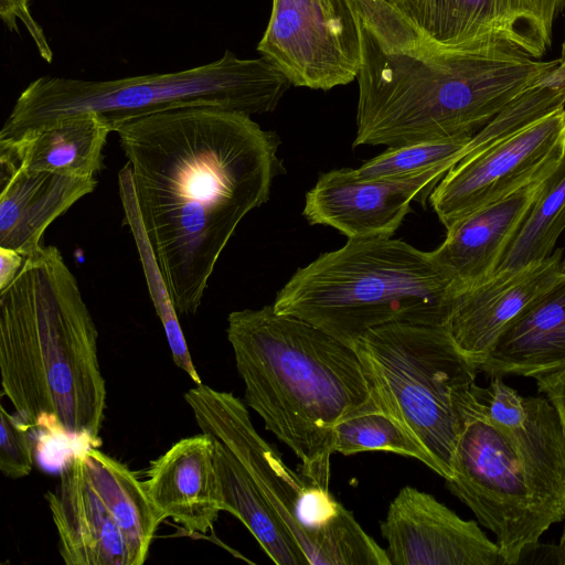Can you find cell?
I'll return each instance as SVG.
<instances>
[{"label":"cell","instance_id":"cell-24","mask_svg":"<svg viewBox=\"0 0 565 565\" xmlns=\"http://www.w3.org/2000/svg\"><path fill=\"white\" fill-rule=\"evenodd\" d=\"M118 186L125 213V223L130 228L135 238L149 294L157 315L163 326L173 362L185 372L195 384H201V377L194 366L179 323L178 312L143 228L128 163H126L118 173Z\"/></svg>","mask_w":565,"mask_h":565},{"label":"cell","instance_id":"cell-28","mask_svg":"<svg viewBox=\"0 0 565 565\" xmlns=\"http://www.w3.org/2000/svg\"><path fill=\"white\" fill-rule=\"evenodd\" d=\"M30 427L0 406V470L10 479L30 475L34 465Z\"/></svg>","mask_w":565,"mask_h":565},{"label":"cell","instance_id":"cell-32","mask_svg":"<svg viewBox=\"0 0 565 565\" xmlns=\"http://www.w3.org/2000/svg\"><path fill=\"white\" fill-rule=\"evenodd\" d=\"M25 260L21 253L0 247V291L7 288L17 277Z\"/></svg>","mask_w":565,"mask_h":565},{"label":"cell","instance_id":"cell-35","mask_svg":"<svg viewBox=\"0 0 565 565\" xmlns=\"http://www.w3.org/2000/svg\"><path fill=\"white\" fill-rule=\"evenodd\" d=\"M562 56H564V57H565V43H564V45H563V54H562Z\"/></svg>","mask_w":565,"mask_h":565},{"label":"cell","instance_id":"cell-31","mask_svg":"<svg viewBox=\"0 0 565 565\" xmlns=\"http://www.w3.org/2000/svg\"><path fill=\"white\" fill-rule=\"evenodd\" d=\"M397 3L409 21L414 24L427 47L431 52H435L430 46L427 35L433 0H397Z\"/></svg>","mask_w":565,"mask_h":565},{"label":"cell","instance_id":"cell-7","mask_svg":"<svg viewBox=\"0 0 565 565\" xmlns=\"http://www.w3.org/2000/svg\"><path fill=\"white\" fill-rule=\"evenodd\" d=\"M352 348L372 397L424 447L436 473L450 479L462 406L477 384L478 366L439 324L376 327Z\"/></svg>","mask_w":565,"mask_h":565},{"label":"cell","instance_id":"cell-5","mask_svg":"<svg viewBox=\"0 0 565 565\" xmlns=\"http://www.w3.org/2000/svg\"><path fill=\"white\" fill-rule=\"evenodd\" d=\"M458 292L430 252L392 236L372 237L348 239L299 268L273 307L352 347L390 323L446 326Z\"/></svg>","mask_w":565,"mask_h":565},{"label":"cell","instance_id":"cell-10","mask_svg":"<svg viewBox=\"0 0 565 565\" xmlns=\"http://www.w3.org/2000/svg\"><path fill=\"white\" fill-rule=\"evenodd\" d=\"M475 386L462 406L446 487L495 535L504 565H515L551 525L511 437L483 413Z\"/></svg>","mask_w":565,"mask_h":565},{"label":"cell","instance_id":"cell-11","mask_svg":"<svg viewBox=\"0 0 565 565\" xmlns=\"http://www.w3.org/2000/svg\"><path fill=\"white\" fill-rule=\"evenodd\" d=\"M257 51L291 85L329 90L358 78L360 18L348 0H273Z\"/></svg>","mask_w":565,"mask_h":565},{"label":"cell","instance_id":"cell-27","mask_svg":"<svg viewBox=\"0 0 565 565\" xmlns=\"http://www.w3.org/2000/svg\"><path fill=\"white\" fill-rule=\"evenodd\" d=\"M348 1L385 52L434 53L402 11L397 0Z\"/></svg>","mask_w":565,"mask_h":565},{"label":"cell","instance_id":"cell-23","mask_svg":"<svg viewBox=\"0 0 565 565\" xmlns=\"http://www.w3.org/2000/svg\"><path fill=\"white\" fill-rule=\"evenodd\" d=\"M211 440L222 510L233 514L245 525L275 564L310 565L299 544L257 493L235 457L220 441L213 438Z\"/></svg>","mask_w":565,"mask_h":565},{"label":"cell","instance_id":"cell-12","mask_svg":"<svg viewBox=\"0 0 565 565\" xmlns=\"http://www.w3.org/2000/svg\"><path fill=\"white\" fill-rule=\"evenodd\" d=\"M565 154V107L454 166L429 202L447 228L468 213L550 175Z\"/></svg>","mask_w":565,"mask_h":565},{"label":"cell","instance_id":"cell-20","mask_svg":"<svg viewBox=\"0 0 565 565\" xmlns=\"http://www.w3.org/2000/svg\"><path fill=\"white\" fill-rule=\"evenodd\" d=\"M0 247L26 257L58 216L95 190L97 179L0 166Z\"/></svg>","mask_w":565,"mask_h":565},{"label":"cell","instance_id":"cell-3","mask_svg":"<svg viewBox=\"0 0 565 565\" xmlns=\"http://www.w3.org/2000/svg\"><path fill=\"white\" fill-rule=\"evenodd\" d=\"M360 32L353 146L472 136L561 62L533 58L510 44L473 52L388 53L361 19Z\"/></svg>","mask_w":565,"mask_h":565},{"label":"cell","instance_id":"cell-13","mask_svg":"<svg viewBox=\"0 0 565 565\" xmlns=\"http://www.w3.org/2000/svg\"><path fill=\"white\" fill-rule=\"evenodd\" d=\"M449 170L439 167L399 179H362L352 168L331 170L307 192L302 214L311 225L331 226L348 239L390 237L411 203L425 205Z\"/></svg>","mask_w":565,"mask_h":565},{"label":"cell","instance_id":"cell-22","mask_svg":"<svg viewBox=\"0 0 565 565\" xmlns=\"http://www.w3.org/2000/svg\"><path fill=\"white\" fill-rule=\"evenodd\" d=\"M565 365V274L495 342L479 371L535 377Z\"/></svg>","mask_w":565,"mask_h":565},{"label":"cell","instance_id":"cell-26","mask_svg":"<svg viewBox=\"0 0 565 565\" xmlns=\"http://www.w3.org/2000/svg\"><path fill=\"white\" fill-rule=\"evenodd\" d=\"M333 450L344 456L384 451L419 460L436 472L424 447L371 397L334 426Z\"/></svg>","mask_w":565,"mask_h":565},{"label":"cell","instance_id":"cell-8","mask_svg":"<svg viewBox=\"0 0 565 565\" xmlns=\"http://www.w3.org/2000/svg\"><path fill=\"white\" fill-rule=\"evenodd\" d=\"M201 430L235 457L257 493L303 551L310 565H390L329 489L294 472L255 429L245 404L203 383L184 394Z\"/></svg>","mask_w":565,"mask_h":565},{"label":"cell","instance_id":"cell-17","mask_svg":"<svg viewBox=\"0 0 565 565\" xmlns=\"http://www.w3.org/2000/svg\"><path fill=\"white\" fill-rule=\"evenodd\" d=\"M562 262L563 252L556 249L542 262L498 271L457 294L446 328L478 369L499 338L556 280Z\"/></svg>","mask_w":565,"mask_h":565},{"label":"cell","instance_id":"cell-2","mask_svg":"<svg viewBox=\"0 0 565 565\" xmlns=\"http://www.w3.org/2000/svg\"><path fill=\"white\" fill-rule=\"evenodd\" d=\"M1 395L31 429L97 447L106 411L98 331L57 247L0 291Z\"/></svg>","mask_w":565,"mask_h":565},{"label":"cell","instance_id":"cell-9","mask_svg":"<svg viewBox=\"0 0 565 565\" xmlns=\"http://www.w3.org/2000/svg\"><path fill=\"white\" fill-rule=\"evenodd\" d=\"M44 498L67 565H141L164 521L142 481L95 446L70 457Z\"/></svg>","mask_w":565,"mask_h":565},{"label":"cell","instance_id":"cell-19","mask_svg":"<svg viewBox=\"0 0 565 565\" xmlns=\"http://www.w3.org/2000/svg\"><path fill=\"white\" fill-rule=\"evenodd\" d=\"M546 178L468 213L446 228L444 242L430 253L459 291L494 274Z\"/></svg>","mask_w":565,"mask_h":565},{"label":"cell","instance_id":"cell-1","mask_svg":"<svg viewBox=\"0 0 565 565\" xmlns=\"http://www.w3.org/2000/svg\"><path fill=\"white\" fill-rule=\"evenodd\" d=\"M146 235L178 315H194L241 221L269 199L279 138L249 115L186 107L116 131Z\"/></svg>","mask_w":565,"mask_h":565},{"label":"cell","instance_id":"cell-16","mask_svg":"<svg viewBox=\"0 0 565 565\" xmlns=\"http://www.w3.org/2000/svg\"><path fill=\"white\" fill-rule=\"evenodd\" d=\"M483 413L511 437L550 525L565 518V429L551 401L523 396L492 376L475 386Z\"/></svg>","mask_w":565,"mask_h":565},{"label":"cell","instance_id":"cell-29","mask_svg":"<svg viewBox=\"0 0 565 565\" xmlns=\"http://www.w3.org/2000/svg\"><path fill=\"white\" fill-rule=\"evenodd\" d=\"M30 0H0V17L10 31L20 33L18 20L26 28L41 57L51 63L53 52L44 31L30 12Z\"/></svg>","mask_w":565,"mask_h":565},{"label":"cell","instance_id":"cell-25","mask_svg":"<svg viewBox=\"0 0 565 565\" xmlns=\"http://www.w3.org/2000/svg\"><path fill=\"white\" fill-rule=\"evenodd\" d=\"M565 228V154L544 180L519 232L497 270L514 269L550 257Z\"/></svg>","mask_w":565,"mask_h":565},{"label":"cell","instance_id":"cell-14","mask_svg":"<svg viewBox=\"0 0 565 565\" xmlns=\"http://www.w3.org/2000/svg\"><path fill=\"white\" fill-rule=\"evenodd\" d=\"M380 529L391 565H504L477 522L411 486L392 500Z\"/></svg>","mask_w":565,"mask_h":565},{"label":"cell","instance_id":"cell-15","mask_svg":"<svg viewBox=\"0 0 565 565\" xmlns=\"http://www.w3.org/2000/svg\"><path fill=\"white\" fill-rule=\"evenodd\" d=\"M564 10L565 0H433L428 41L435 52L510 44L541 58Z\"/></svg>","mask_w":565,"mask_h":565},{"label":"cell","instance_id":"cell-6","mask_svg":"<svg viewBox=\"0 0 565 565\" xmlns=\"http://www.w3.org/2000/svg\"><path fill=\"white\" fill-rule=\"evenodd\" d=\"M290 85L267 57L239 58L231 51L214 62L173 73L110 81L42 76L18 97L0 139L81 113H96L111 132L131 119L186 107L265 114L277 107Z\"/></svg>","mask_w":565,"mask_h":565},{"label":"cell","instance_id":"cell-21","mask_svg":"<svg viewBox=\"0 0 565 565\" xmlns=\"http://www.w3.org/2000/svg\"><path fill=\"white\" fill-rule=\"evenodd\" d=\"M110 132L96 113L65 116L17 138L0 139V166L96 178Z\"/></svg>","mask_w":565,"mask_h":565},{"label":"cell","instance_id":"cell-18","mask_svg":"<svg viewBox=\"0 0 565 565\" xmlns=\"http://www.w3.org/2000/svg\"><path fill=\"white\" fill-rule=\"evenodd\" d=\"M142 486L160 516L189 535L213 531L223 511L213 443L204 433L178 440L151 461Z\"/></svg>","mask_w":565,"mask_h":565},{"label":"cell","instance_id":"cell-30","mask_svg":"<svg viewBox=\"0 0 565 565\" xmlns=\"http://www.w3.org/2000/svg\"><path fill=\"white\" fill-rule=\"evenodd\" d=\"M534 379L537 391L555 406L565 429V365Z\"/></svg>","mask_w":565,"mask_h":565},{"label":"cell","instance_id":"cell-34","mask_svg":"<svg viewBox=\"0 0 565 565\" xmlns=\"http://www.w3.org/2000/svg\"><path fill=\"white\" fill-rule=\"evenodd\" d=\"M561 274H565V257L563 258V262H562Z\"/></svg>","mask_w":565,"mask_h":565},{"label":"cell","instance_id":"cell-33","mask_svg":"<svg viewBox=\"0 0 565 565\" xmlns=\"http://www.w3.org/2000/svg\"><path fill=\"white\" fill-rule=\"evenodd\" d=\"M556 564L565 565V526L558 544L555 545Z\"/></svg>","mask_w":565,"mask_h":565},{"label":"cell","instance_id":"cell-4","mask_svg":"<svg viewBox=\"0 0 565 565\" xmlns=\"http://www.w3.org/2000/svg\"><path fill=\"white\" fill-rule=\"evenodd\" d=\"M226 334L246 404L298 457L302 476L329 489L334 426L371 397L356 352L273 305L231 312Z\"/></svg>","mask_w":565,"mask_h":565}]
</instances>
